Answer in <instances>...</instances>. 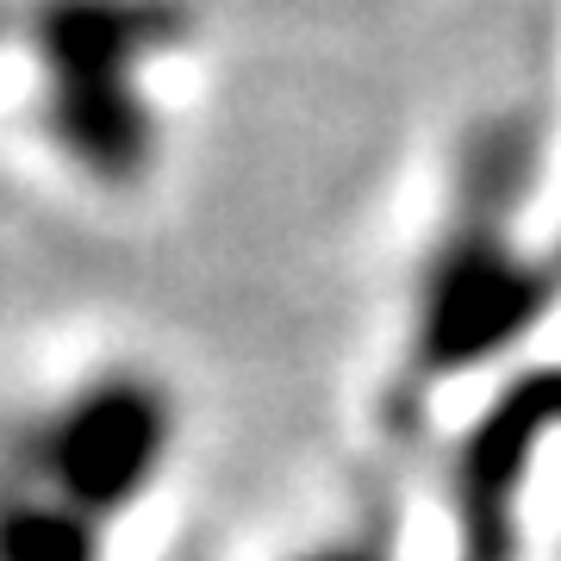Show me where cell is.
<instances>
[{"label":"cell","instance_id":"obj_5","mask_svg":"<svg viewBox=\"0 0 561 561\" xmlns=\"http://www.w3.org/2000/svg\"><path fill=\"white\" fill-rule=\"evenodd\" d=\"M268 561H405V537L387 505H368V512H350V518L324 524L312 537L287 542Z\"/></svg>","mask_w":561,"mask_h":561},{"label":"cell","instance_id":"obj_4","mask_svg":"<svg viewBox=\"0 0 561 561\" xmlns=\"http://www.w3.org/2000/svg\"><path fill=\"white\" fill-rule=\"evenodd\" d=\"M119 542V530L0 437V561H113Z\"/></svg>","mask_w":561,"mask_h":561},{"label":"cell","instance_id":"obj_1","mask_svg":"<svg viewBox=\"0 0 561 561\" xmlns=\"http://www.w3.org/2000/svg\"><path fill=\"white\" fill-rule=\"evenodd\" d=\"M542 131L530 113H493L461 131L424 231L393 343V419H419L443 387L518 368L524 343L561 306V262L530 238Z\"/></svg>","mask_w":561,"mask_h":561},{"label":"cell","instance_id":"obj_2","mask_svg":"<svg viewBox=\"0 0 561 561\" xmlns=\"http://www.w3.org/2000/svg\"><path fill=\"white\" fill-rule=\"evenodd\" d=\"M201 44V0H20L13 76L44 162L94 201L150 194Z\"/></svg>","mask_w":561,"mask_h":561},{"label":"cell","instance_id":"obj_6","mask_svg":"<svg viewBox=\"0 0 561 561\" xmlns=\"http://www.w3.org/2000/svg\"><path fill=\"white\" fill-rule=\"evenodd\" d=\"M20 50V0H0V69H13Z\"/></svg>","mask_w":561,"mask_h":561},{"label":"cell","instance_id":"obj_3","mask_svg":"<svg viewBox=\"0 0 561 561\" xmlns=\"http://www.w3.org/2000/svg\"><path fill=\"white\" fill-rule=\"evenodd\" d=\"M561 449V356L505 368L443 461L449 561H518L542 456Z\"/></svg>","mask_w":561,"mask_h":561}]
</instances>
